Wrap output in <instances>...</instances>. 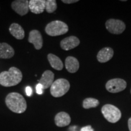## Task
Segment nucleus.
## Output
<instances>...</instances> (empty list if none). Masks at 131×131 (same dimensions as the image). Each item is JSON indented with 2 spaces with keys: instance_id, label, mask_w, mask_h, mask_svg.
I'll use <instances>...</instances> for the list:
<instances>
[{
  "instance_id": "obj_14",
  "label": "nucleus",
  "mask_w": 131,
  "mask_h": 131,
  "mask_svg": "<svg viewBox=\"0 0 131 131\" xmlns=\"http://www.w3.org/2000/svg\"><path fill=\"white\" fill-rule=\"evenodd\" d=\"M71 122V118L68 113L61 112L56 115L55 123L58 127H64L69 125Z\"/></svg>"
},
{
  "instance_id": "obj_9",
  "label": "nucleus",
  "mask_w": 131,
  "mask_h": 131,
  "mask_svg": "<svg viewBox=\"0 0 131 131\" xmlns=\"http://www.w3.org/2000/svg\"><path fill=\"white\" fill-rule=\"evenodd\" d=\"M28 41L30 43L33 44L37 50H40L42 48L43 41H42L41 34L38 30H33L30 31Z\"/></svg>"
},
{
  "instance_id": "obj_7",
  "label": "nucleus",
  "mask_w": 131,
  "mask_h": 131,
  "mask_svg": "<svg viewBox=\"0 0 131 131\" xmlns=\"http://www.w3.org/2000/svg\"><path fill=\"white\" fill-rule=\"evenodd\" d=\"M106 27L111 34H120L125 30L126 25L119 19H110L106 22Z\"/></svg>"
},
{
  "instance_id": "obj_18",
  "label": "nucleus",
  "mask_w": 131,
  "mask_h": 131,
  "mask_svg": "<svg viewBox=\"0 0 131 131\" xmlns=\"http://www.w3.org/2000/svg\"><path fill=\"white\" fill-rule=\"evenodd\" d=\"M47 59L52 68L57 70H61L63 69V62L59 57L52 53H49L47 55Z\"/></svg>"
},
{
  "instance_id": "obj_2",
  "label": "nucleus",
  "mask_w": 131,
  "mask_h": 131,
  "mask_svg": "<svg viewBox=\"0 0 131 131\" xmlns=\"http://www.w3.org/2000/svg\"><path fill=\"white\" fill-rule=\"evenodd\" d=\"M23 78L21 70L15 67H12L8 71L0 73V84L4 87H11L18 84Z\"/></svg>"
},
{
  "instance_id": "obj_5",
  "label": "nucleus",
  "mask_w": 131,
  "mask_h": 131,
  "mask_svg": "<svg viewBox=\"0 0 131 131\" xmlns=\"http://www.w3.org/2000/svg\"><path fill=\"white\" fill-rule=\"evenodd\" d=\"M101 112L104 117L109 122L115 123L122 117V113L118 108L112 104H105L101 108Z\"/></svg>"
},
{
  "instance_id": "obj_23",
  "label": "nucleus",
  "mask_w": 131,
  "mask_h": 131,
  "mask_svg": "<svg viewBox=\"0 0 131 131\" xmlns=\"http://www.w3.org/2000/svg\"><path fill=\"white\" fill-rule=\"evenodd\" d=\"M26 92L27 96H31L32 93V89L30 86H27L26 88Z\"/></svg>"
},
{
  "instance_id": "obj_8",
  "label": "nucleus",
  "mask_w": 131,
  "mask_h": 131,
  "mask_svg": "<svg viewBox=\"0 0 131 131\" xmlns=\"http://www.w3.org/2000/svg\"><path fill=\"white\" fill-rule=\"evenodd\" d=\"M12 9L21 16H24L29 12V1L27 0H16L11 4Z\"/></svg>"
},
{
  "instance_id": "obj_15",
  "label": "nucleus",
  "mask_w": 131,
  "mask_h": 131,
  "mask_svg": "<svg viewBox=\"0 0 131 131\" xmlns=\"http://www.w3.org/2000/svg\"><path fill=\"white\" fill-rule=\"evenodd\" d=\"M14 49L12 46L6 42L0 43V58H10L14 56Z\"/></svg>"
},
{
  "instance_id": "obj_10",
  "label": "nucleus",
  "mask_w": 131,
  "mask_h": 131,
  "mask_svg": "<svg viewBox=\"0 0 131 131\" xmlns=\"http://www.w3.org/2000/svg\"><path fill=\"white\" fill-rule=\"evenodd\" d=\"M80 40L75 36H70L63 39L60 42L61 47L64 50H69L80 45Z\"/></svg>"
},
{
  "instance_id": "obj_12",
  "label": "nucleus",
  "mask_w": 131,
  "mask_h": 131,
  "mask_svg": "<svg viewBox=\"0 0 131 131\" xmlns=\"http://www.w3.org/2000/svg\"><path fill=\"white\" fill-rule=\"evenodd\" d=\"M54 73L50 70H47L42 73L41 78L38 80V83H40L43 87V89H46L52 86L53 83Z\"/></svg>"
},
{
  "instance_id": "obj_21",
  "label": "nucleus",
  "mask_w": 131,
  "mask_h": 131,
  "mask_svg": "<svg viewBox=\"0 0 131 131\" xmlns=\"http://www.w3.org/2000/svg\"><path fill=\"white\" fill-rule=\"evenodd\" d=\"M43 87L42 86V85L38 83L36 86V91L38 95H41L43 93Z\"/></svg>"
},
{
  "instance_id": "obj_22",
  "label": "nucleus",
  "mask_w": 131,
  "mask_h": 131,
  "mask_svg": "<svg viewBox=\"0 0 131 131\" xmlns=\"http://www.w3.org/2000/svg\"><path fill=\"white\" fill-rule=\"evenodd\" d=\"M80 131H94V129L91 126H86L82 127Z\"/></svg>"
},
{
  "instance_id": "obj_16",
  "label": "nucleus",
  "mask_w": 131,
  "mask_h": 131,
  "mask_svg": "<svg viewBox=\"0 0 131 131\" xmlns=\"http://www.w3.org/2000/svg\"><path fill=\"white\" fill-rule=\"evenodd\" d=\"M66 68L69 72L75 73L77 72L80 67L78 60L73 57H68L65 61Z\"/></svg>"
},
{
  "instance_id": "obj_6",
  "label": "nucleus",
  "mask_w": 131,
  "mask_h": 131,
  "mask_svg": "<svg viewBox=\"0 0 131 131\" xmlns=\"http://www.w3.org/2000/svg\"><path fill=\"white\" fill-rule=\"evenodd\" d=\"M127 86L125 80L121 78H114L109 80L106 84V88L111 93H118L124 91Z\"/></svg>"
},
{
  "instance_id": "obj_20",
  "label": "nucleus",
  "mask_w": 131,
  "mask_h": 131,
  "mask_svg": "<svg viewBox=\"0 0 131 131\" xmlns=\"http://www.w3.org/2000/svg\"><path fill=\"white\" fill-rule=\"evenodd\" d=\"M57 8V1L55 0H47L46 1V8L47 12L53 13L56 10Z\"/></svg>"
},
{
  "instance_id": "obj_11",
  "label": "nucleus",
  "mask_w": 131,
  "mask_h": 131,
  "mask_svg": "<svg viewBox=\"0 0 131 131\" xmlns=\"http://www.w3.org/2000/svg\"><path fill=\"white\" fill-rule=\"evenodd\" d=\"M29 8L32 13L40 14L44 12L46 8L45 0H30L29 1Z\"/></svg>"
},
{
  "instance_id": "obj_3",
  "label": "nucleus",
  "mask_w": 131,
  "mask_h": 131,
  "mask_svg": "<svg viewBox=\"0 0 131 131\" xmlns=\"http://www.w3.org/2000/svg\"><path fill=\"white\" fill-rule=\"evenodd\" d=\"M69 30L68 26L61 21H53L47 24L45 28L46 34L51 37L64 35Z\"/></svg>"
},
{
  "instance_id": "obj_19",
  "label": "nucleus",
  "mask_w": 131,
  "mask_h": 131,
  "mask_svg": "<svg viewBox=\"0 0 131 131\" xmlns=\"http://www.w3.org/2000/svg\"><path fill=\"white\" fill-rule=\"evenodd\" d=\"M99 105V101L98 100L93 98H86L83 103V106L84 109L96 107Z\"/></svg>"
},
{
  "instance_id": "obj_13",
  "label": "nucleus",
  "mask_w": 131,
  "mask_h": 131,
  "mask_svg": "<svg viewBox=\"0 0 131 131\" xmlns=\"http://www.w3.org/2000/svg\"><path fill=\"white\" fill-rule=\"evenodd\" d=\"M114 55V50L111 47H104L97 54V60L100 63H106L111 60Z\"/></svg>"
},
{
  "instance_id": "obj_25",
  "label": "nucleus",
  "mask_w": 131,
  "mask_h": 131,
  "mask_svg": "<svg viewBox=\"0 0 131 131\" xmlns=\"http://www.w3.org/2000/svg\"><path fill=\"white\" fill-rule=\"evenodd\" d=\"M128 127L129 131H131V118H130L128 120Z\"/></svg>"
},
{
  "instance_id": "obj_17",
  "label": "nucleus",
  "mask_w": 131,
  "mask_h": 131,
  "mask_svg": "<svg viewBox=\"0 0 131 131\" xmlns=\"http://www.w3.org/2000/svg\"><path fill=\"white\" fill-rule=\"evenodd\" d=\"M9 32L13 37L18 40H22L24 38V30L23 27L17 23H12L9 27Z\"/></svg>"
},
{
  "instance_id": "obj_4",
  "label": "nucleus",
  "mask_w": 131,
  "mask_h": 131,
  "mask_svg": "<svg viewBox=\"0 0 131 131\" xmlns=\"http://www.w3.org/2000/svg\"><path fill=\"white\" fill-rule=\"evenodd\" d=\"M70 89V83L68 80L60 78L55 80L50 86V94L54 97H61Z\"/></svg>"
},
{
  "instance_id": "obj_24",
  "label": "nucleus",
  "mask_w": 131,
  "mask_h": 131,
  "mask_svg": "<svg viewBox=\"0 0 131 131\" xmlns=\"http://www.w3.org/2000/svg\"><path fill=\"white\" fill-rule=\"evenodd\" d=\"M77 0H63L62 2L66 4H72V3H75L78 2Z\"/></svg>"
},
{
  "instance_id": "obj_1",
  "label": "nucleus",
  "mask_w": 131,
  "mask_h": 131,
  "mask_svg": "<svg viewBox=\"0 0 131 131\" xmlns=\"http://www.w3.org/2000/svg\"><path fill=\"white\" fill-rule=\"evenodd\" d=\"M6 104L12 112L21 114L27 109V103L22 95L16 92L10 93L6 98Z\"/></svg>"
}]
</instances>
